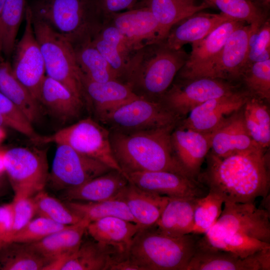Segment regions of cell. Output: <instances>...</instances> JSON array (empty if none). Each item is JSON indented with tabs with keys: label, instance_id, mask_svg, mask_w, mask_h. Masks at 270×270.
I'll use <instances>...</instances> for the list:
<instances>
[{
	"label": "cell",
	"instance_id": "obj_44",
	"mask_svg": "<svg viewBox=\"0 0 270 270\" xmlns=\"http://www.w3.org/2000/svg\"><path fill=\"white\" fill-rule=\"evenodd\" d=\"M0 114L7 126L28 137L34 144H39L40 135L34 130L32 124L24 114L7 97L0 92Z\"/></svg>",
	"mask_w": 270,
	"mask_h": 270
},
{
	"label": "cell",
	"instance_id": "obj_52",
	"mask_svg": "<svg viewBox=\"0 0 270 270\" xmlns=\"http://www.w3.org/2000/svg\"><path fill=\"white\" fill-rule=\"evenodd\" d=\"M5 132L2 128H0V142L4 138Z\"/></svg>",
	"mask_w": 270,
	"mask_h": 270
},
{
	"label": "cell",
	"instance_id": "obj_18",
	"mask_svg": "<svg viewBox=\"0 0 270 270\" xmlns=\"http://www.w3.org/2000/svg\"><path fill=\"white\" fill-rule=\"evenodd\" d=\"M108 18L132 52L145 46L164 41L159 24L147 6L114 13Z\"/></svg>",
	"mask_w": 270,
	"mask_h": 270
},
{
	"label": "cell",
	"instance_id": "obj_24",
	"mask_svg": "<svg viewBox=\"0 0 270 270\" xmlns=\"http://www.w3.org/2000/svg\"><path fill=\"white\" fill-rule=\"evenodd\" d=\"M82 82L86 104L92 106L99 120L117 107L140 96L128 86L116 80L100 82L82 75Z\"/></svg>",
	"mask_w": 270,
	"mask_h": 270
},
{
	"label": "cell",
	"instance_id": "obj_27",
	"mask_svg": "<svg viewBox=\"0 0 270 270\" xmlns=\"http://www.w3.org/2000/svg\"><path fill=\"white\" fill-rule=\"evenodd\" d=\"M89 223L82 219L76 224L56 231L40 241L29 244L49 262L50 266L66 258L78 249Z\"/></svg>",
	"mask_w": 270,
	"mask_h": 270
},
{
	"label": "cell",
	"instance_id": "obj_13",
	"mask_svg": "<svg viewBox=\"0 0 270 270\" xmlns=\"http://www.w3.org/2000/svg\"><path fill=\"white\" fill-rule=\"evenodd\" d=\"M224 204L221 214L212 228L270 244L269 211L257 208L254 202H225Z\"/></svg>",
	"mask_w": 270,
	"mask_h": 270
},
{
	"label": "cell",
	"instance_id": "obj_53",
	"mask_svg": "<svg viewBox=\"0 0 270 270\" xmlns=\"http://www.w3.org/2000/svg\"><path fill=\"white\" fill-rule=\"evenodd\" d=\"M6 0H0V15Z\"/></svg>",
	"mask_w": 270,
	"mask_h": 270
},
{
	"label": "cell",
	"instance_id": "obj_38",
	"mask_svg": "<svg viewBox=\"0 0 270 270\" xmlns=\"http://www.w3.org/2000/svg\"><path fill=\"white\" fill-rule=\"evenodd\" d=\"M64 203L81 219L90 222L112 216L136 223L126 204L116 198L96 202L66 200Z\"/></svg>",
	"mask_w": 270,
	"mask_h": 270
},
{
	"label": "cell",
	"instance_id": "obj_42",
	"mask_svg": "<svg viewBox=\"0 0 270 270\" xmlns=\"http://www.w3.org/2000/svg\"><path fill=\"white\" fill-rule=\"evenodd\" d=\"M224 202L222 196L210 191L198 198L194 210L192 234H205L218 220Z\"/></svg>",
	"mask_w": 270,
	"mask_h": 270
},
{
	"label": "cell",
	"instance_id": "obj_19",
	"mask_svg": "<svg viewBox=\"0 0 270 270\" xmlns=\"http://www.w3.org/2000/svg\"><path fill=\"white\" fill-rule=\"evenodd\" d=\"M270 248L246 258L224 250L198 247L186 270H270Z\"/></svg>",
	"mask_w": 270,
	"mask_h": 270
},
{
	"label": "cell",
	"instance_id": "obj_45",
	"mask_svg": "<svg viewBox=\"0 0 270 270\" xmlns=\"http://www.w3.org/2000/svg\"><path fill=\"white\" fill-rule=\"evenodd\" d=\"M68 226L56 222L46 218L38 216L32 219L14 234L10 242L25 244L35 242Z\"/></svg>",
	"mask_w": 270,
	"mask_h": 270
},
{
	"label": "cell",
	"instance_id": "obj_7",
	"mask_svg": "<svg viewBox=\"0 0 270 270\" xmlns=\"http://www.w3.org/2000/svg\"><path fill=\"white\" fill-rule=\"evenodd\" d=\"M50 142L67 144L124 174L112 150L110 132L90 118L81 120L52 135L42 136L39 144Z\"/></svg>",
	"mask_w": 270,
	"mask_h": 270
},
{
	"label": "cell",
	"instance_id": "obj_17",
	"mask_svg": "<svg viewBox=\"0 0 270 270\" xmlns=\"http://www.w3.org/2000/svg\"><path fill=\"white\" fill-rule=\"evenodd\" d=\"M260 26L244 24L235 29L226 40L206 77L240 84L246 64L250 38Z\"/></svg>",
	"mask_w": 270,
	"mask_h": 270
},
{
	"label": "cell",
	"instance_id": "obj_2",
	"mask_svg": "<svg viewBox=\"0 0 270 270\" xmlns=\"http://www.w3.org/2000/svg\"><path fill=\"white\" fill-rule=\"evenodd\" d=\"M175 127L176 126H170L135 131L114 130L110 133L114 158L124 174L134 172L167 171L190 178L179 162L173 149L171 134Z\"/></svg>",
	"mask_w": 270,
	"mask_h": 270
},
{
	"label": "cell",
	"instance_id": "obj_47",
	"mask_svg": "<svg viewBox=\"0 0 270 270\" xmlns=\"http://www.w3.org/2000/svg\"><path fill=\"white\" fill-rule=\"evenodd\" d=\"M12 202L14 216L12 236L32 219L36 211L32 196H14Z\"/></svg>",
	"mask_w": 270,
	"mask_h": 270
},
{
	"label": "cell",
	"instance_id": "obj_37",
	"mask_svg": "<svg viewBox=\"0 0 270 270\" xmlns=\"http://www.w3.org/2000/svg\"><path fill=\"white\" fill-rule=\"evenodd\" d=\"M27 5L26 0H6L0 15V56H12Z\"/></svg>",
	"mask_w": 270,
	"mask_h": 270
},
{
	"label": "cell",
	"instance_id": "obj_9",
	"mask_svg": "<svg viewBox=\"0 0 270 270\" xmlns=\"http://www.w3.org/2000/svg\"><path fill=\"white\" fill-rule=\"evenodd\" d=\"M240 86L239 84L210 77L178 78L159 102L181 119L207 100L232 93Z\"/></svg>",
	"mask_w": 270,
	"mask_h": 270
},
{
	"label": "cell",
	"instance_id": "obj_31",
	"mask_svg": "<svg viewBox=\"0 0 270 270\" xmlns=\"http://www.w3.org/2000/svg\"><path fill=\"white\" fill-rule=\"evenodd\" d=\"M198 198H169L154 226L160 232L174 236L192 234L194 214Z\"/></svg>",
	"mask_w": 270,
	"mask_h": 270
},
{
	"label": "cell",
	"instance_id": "obj_36",
	"mask_svg": "<svg viewBox=\"0 0 270 270\" xmlns=\"http://www.w3.org/2000/svg\"><path fill=\"white\" fill-rule=\"evenodd\" d=\"M72 46L78 64L84 76L100 82L117 80L110 64L93 44L92 39Z\"/></svg>",
	"mask_w": 270,
	"mask_h": 270
},
{
	"label": "cell",
	"instance_id": "obj_29",
	"mask_svg": "<svg viewBox=\"0 0 270 270\" xmlns=\"http://www.w3.org/2000/svg\"><path fill=\"white\" fill-rule=\"evenodd\" d=\"M128 183L124 174L112 170L80 185L64 190L66 201L100 202L115 198Z\"/></svg>",
	"mask_w": 270,
	"mask_h": 270
},
{
	"label": "cell",
	"instance_id": "obj_10",
	"mask_svg": "<svg viewBox=\"0 0 270 270\" xmlns=\"http://www.w3.org/2000/svg\"><path fill=\"white\" fill-rule=\"evenodd\" d=\"M99 120L114 130L135 131L176 126L180 119L161 102L138 96L104 114Z\"/></svg>",
	"mask_w": 270,
	"mask_h": 270
},
{
	"label": "cell",
	"instance_id": "obj_11",
	"mask_svg": "<svg viewBox=\"0 0 270 270\" xmlns=\"http://www.w3.org/2000/svg\"><path fill=\"white\" fill-rule=\"evenodd\" d=\"M112 170L67 144H57L47 184L54 190H64L80 185Z\"/></svg>",
	"mask_w": 270,
	"mask_h": 270
},
{
	"label": "cell",
	"instance_id": "obj_25",
	"mask_svg": "<svg viewBox=\"0 0 270 270\" xmlns=\"http://www.w3.org/2000/svg\"><path fill=\"white\" fill-rule=\"evenodd\" d=\"M243 108L210 133V152L214 155L225 157L258 145L246 128Z\"/></svg>",
	"mask_w": 270,
	"mask_h": 270
},
{
	"label": "cell",
	"instance_id": "obj_16",
	"mask_svg": "<svg viewBox=\"0 0 270 270\" xmlns=\"http://www.w3.org/2000/svg\"><path fill=\"white\" fill-rule=\"evenodd\" d=\"M128 182L150 192L169 198H200L208 189L196 180L167 171L125 173Z\"/></svg>",
	"mask_w": 270,
	"mask_h": 270
},
{
	"label": "cell",
	"instance_id": "obj_28",
	"mask_svg": "<svg viewBox=\"0 0 270 270\" xmlns=\"http://www.w3.org/2000/svg\"><path fill=\"white\" fill-rule=\"evenodd\" d=\"M92 42L121 82L128 62L134 52L128 48L124 38L108 18L93 36Z\"/></svg>",
	"mask_w": 270,
	"mask_h": 270
},
{
	"label": "cell",
	"instance_id": "obj_12",
	"mask_svg": "<svg viewBox=\"0 0 270 270\" xmlns=\"http://www.w3.org/2000/svg\"><path fill=\"white\" fill-rule=\"evenodd\" d=\"M23 34L16 42L12 68L17 79L38 102L41 84L46 75L44 58L36 37L32 12L28 4Z\"/></svg>",
	"mask_w": 270,
	"mask_h": 270
},
{
	"label": "cell",
	"instance_id": "obj_35",
	"mask_svg": "<svg viewBox=\"0 0 270 270\" xmlns=\"http://www.w3.org/2000/svg\"><path fill=\"white\" fill-rule=\"evenodd\" d=\"M49 264L29 244L10 242L0 246V270H44Z\"/></svg>",
	"mask_w": 270,
	"mask_h": 270
},
{
	"label": "cell",
	"instance_id": "obj_1",
	"mask_svg": "<svg viewBox=\"0 0 270 270\" xmlns=\"http://www.w3.org/2000/svg\"><path fill=\"white\" fill-rule=\"evenodd\" d=\"M206 159V167L197 180L224 202H254L258 197L268 196L269 159L265 148L256 145L225 157L210 151Z\"/></svg>",
	"mask_w": 270,
	"mask_h": 270
},
{
	"label": "cell",
	"instance_id": "obj_5",
	"mask_svg": "<svg viewBox=\"0 0 270 270\" xmlns=\"http://www.w3.org/2000/svg\"><path fill=\"white\" fill-rule=\"evenodd\" d=\"M29 6L72 44L92 39L106 20L98 0H34Z\"/></svg>",
	"mask_w": 270,
	"mask_h": 270
},
{
	"label": "cell",
	"instance_id": "obj_8",
	"mask_svg": "<svg viewBox=\"0 0 270 270\" xmlns=\"http://www.w3.org/2000/svg\"><path fill=\"white\" fill-rule=\"evenodd\" d=\"M6 173L14 196H33L47 184L46 150L14 147L4 151Z\"/></svg>",
	"mask_w": 270,
	"mask_h": 270
},
{
	"label": "cell",
	"instance_id": "obj_34",
	"mask_svg": "<svg viewBox=\"0 0 270 270\" xmlns=\"http://www.w3.org/2000/svg\"><path fill=\"white\" fill-rule=\"evenodd\" d=\"M198 246L224 250L244 258L258 251L270 248V244L211 228L204 236L200 238Z\"/></svg>",
	"mask_w": 270,
	"mask_h": 270
},
{
	"label": "cell",
	"instance_id": "obj_15",
	"mask_svg": "<svg viewBox=\"0 0 270 270\" xmlns=\"http://www.w3.org/2000/svg\"><path fill=\"white\" fill-rule=\"evenodd\" d=\"M245 24L236 20L226 21L203 39L192 44V50L178 73L177 78L206 77L228 36L235 29Z\"/></svg>",
	"mask_w": 270,
	"mask_h": 270
},
{
	"label": "cell",
	"instance_id": "obj_21",
	"mask_svg": "<svg viewBox=\"0 0 270 270\" xmlns=\"http://www.w3.org/2000/svg\"><path fill=\"white\" fill-rule=\"evenodd\" d=\"M140 228L136 223L110 216L90 222L86 231L93 240L126 258L133 238Z\"/></svg>",
	"mask_w": 270,
	"mask_h": 270
},
{
	"label": "cell",
	"instance_id": "obj_20",
	"mask_svg": "<svg viewBox=\"0 0 270 270\" xmlns=\"http://www.w3.org/2000/svg\"><path fill=\"white\" fill-rule=\"evenodd\" d=\"M210 133L175 128L171 134L176 156L192 178L197 180L202 166L210 150Z\"/></svg>",
	"mask_w": 270,
	"mask_h": 270
},
{
	"label": "cell",
	"instance_id": "obj_41",
	"mask_svg": "<svg viewBox=\"0 0 270 270\" xmlns=\"http://www.w3.org/2000/svg\"><path fill=\"white\" fill-rule=\"evenodd\" d=\"M216 6L223 14L248 24L260 26L266 20L264 10L250 0H203Z\"/></svg>",
	"mask_w": 270,
	"mask_h": 270
},
{
	"label": "cell",
	"instance_id": "obj_23",
	"mask_svg": "<svg viewBox=\"0 0 270 270\" xmlns=\"http://www.w3.org/2000/svg\"><path fill=\"white\" fill-rule=\"evenodd\" d=\"M230 20L234 19L222 12H199L174 25L163 42L168 47L178 50L186 44L203 39L219 25Z\"/></svg>",
	"mask_w": 270,
	"mask_h": 270
},
{
	"label": "cell",
	"instance_id": "obj_39",
	"mask_svg": "<svg viewBox=\"0 0 270 270\" xmlns=\"http://www.w3.org/2000/svg\"><path fill=\"white\" fill-rule=\"evenodd\" d=\"M246 128L254 142L264 148L270 144V114L264 100L251 96L243 108Z\"/></svg>",
	"mask_w": 270,
	"mask_h": 270
},
{
	"label": "cell",
	"instance_id": "obj_51",
	"mask_svg": "<svg viewBox=\"0 0 270 270\" xmlns=\"http://www.w3.org/2000/svg\"><path fill=\"white\" fill-rule=\"evenodd\" d=\"M4 126H7V125L6 124V122L2 116L0 114V128H3Z\"/></svg>",
	"mask_w": 270,
	"mask_h": 270
},
{
	"label": "cell",
	"instance_id": "obj_33",
	"mask_svg": "<svg viewBox=\"0 0 270 270\" xmlns=\"http://www.w3.org/2000/svg\"><path fill=\"white\" fill-rule=\"evenodd\" d=\"M156 20L164 40L171 28L182 20L212 6L196 0H148L146 4Z\"/></svg>",
	"mask_w": 270,
	"mask_h": 270
},
{
	"label": "cell",
	"instance_id": "obj_48",
	"mask_svg": "<svg viewBox=\"0 0 270 270\" xmlns=\"http://www.w3.org/2000/svg\"><path fill=\"white\" fill-rule=\"evenodd\" d=\"M14 216L12 202L0 205V246L10 242Z\"/></svg>",
	"mask_w": 270,
	"mask_h": 270
},
{
	"label": "cell",
	"instance_id": "obj_40",
	"mask_svg": "<svg viewBox=\"0 0 270 270\" xmlns=\"http://www.w3.org/2000/svg\"><path fill=\"white\" fill-rule=\"evenodd\" d=\"M239 83L252 96L264 101L270 100V59L246 66Z\"/></svg>",
	"mask_w": 270,
	"mask_h": 270
},
{
	"label": "cell",
	"instance_id": "obj_6",
	"mask_svg": "<svg viewBox=\"0 0 270 270\" xmlns=\"http://www.w3.org/2000/svg\"><path fill=\"white\" fill-rule=\"evenodd\" d=\"M34 34L44 58L46 75L66 88L86 104L82 74L72 44L43 20L32 15Z\"/></svg>",
	"mask_w": 270,
	"mask_h": 270
},
{
	"label": "cell",
	"instance_id": "obj_50",
	"mask_svg": "<svg viewBox=\"0 0 270 270\" xmlns=\"http://www.w3.org/2000/svg\"><path fill=\"white\" fill-rule=\"evenodd\" d=\"M10 186L6 172H0V198L6 195Z\"/></svg>",
	"mask_w": 270,
	"mask_h": 270
},
{
	"label": "cell",
	"instance_id": "obj_26",
	"mask_svg": "<svg viewBox=\"0 0 270 270\" xmlns=\"http://www.w3.org/2000/svg\"><path fill=\"white\" fill-rule=\"evenodd\" d=\"M115 198L126 204L141 228L156 225L169 199L166 196L142 190L130 182Z\"/></svg>",
	"mask_w": 270,
	"mask_h": 270
},
{
	"label": "cell",
	"instance_id": "obj_14",
	"mask_svg": "<svg viewBox=\"0 0 270 270\" xmlns=\"http://www.w3.org/2000/svg\"><path fill=\"white\" fill-rule=\"evenodd\" d=\"M250 94L240 89L228 94L210 99L193 109L180 127L204 133H211L228 118L241 110Z\"/></svg>",
	"mask_w": 270,
	"mask_h": 270
},
{
	"label": "cell",
	"instance_id": "obj_4",
	"mask_svg": "<svg viewBox=\"0 0 270 270\" xmlns=\"http://www.w3.org/2000/svg\"><path fill=\"white\" fill-rule=\"evenodd\" d=\"M198 236H174L155 226L142 228L133 238L128 258L140 270H186L197 249Z\"/></svg>",
	"mask_w": 270,
	"mask_h": 270
},
{
	"label": "cell",
	"instance_id": "obj_43",
	"mask_svg": "<svg viewBox=\"0 0 270 270\" xmlns=\"http://www.w3.org/2000/svg\"><path fill=\"white\" fill-rule=\"evenodd\" d=\"M32 197L36 206V214L39 216L66 226L74 224L82 220L65 203L50 196L44 190Z\"/></svg>",
	"mask_w": 270,
	"mask_h": 270
},
{
	"label": "cell",
	"instance_id": "obj_49",
	"mask_svg": "<svg viewBox=\"0 0 270 270\" xmlns=\"http://www.w3.org/2000/svg\"><path fill=\"white\" fill-rule=\"evenodd\" d=\"M137 0H98L100 11L106 18L124 10L133 8Z\"/></svg>",
	"mask_w": 270,
	"mask_h": 270
},
{
	"label": "cell",
	"instance_id": "obj_22",
	"mask_svg": "<svg viewBox=\"0 0 270 270\" xmlns=\"http://www.w3.org/2000/svg\"><path fill=\"white\" fill-rule=\"evenodd\" d=\"M123 258L113 249L94 240L82 242L78 249L66 258L48 266L46 270H110Z\"/></svg>",
	"mask_w": 270,
	"mask_h": 270
},
{
	"label": "cell",
	"instance_id": "obj_30",
	"mask_svg": "<svg viewBox=\"0 0 270 270\" xmlns=\"http://www.w3.org/2000/svg\"><path fill=\"white\" fill-rule=\"evenodd\" d=\"M38 102L62 122L78 118L84 104L64 85L46 75L40 86Z\"/></svg>",
	"mask_w": 270,
	"mask_h": 270
},
{
	"label": "cell",
	"instance_id": "obj_32",
	"mask_svg": "<svg viewBox=\"0 0 270 270\" xmlns=\"http://www.w3.org/2000/svg\"><path fill=\"white\" fill-rule=\"evenodd\" d=\"M0 92L10 100L32 124L40 120L41 105L15 76L11 64L3 56H0Z\"/></svg>",
	"mask_w": 270,
	"mask_h": 270
},
{
	"label": "cell",
	"instance_id": "obj_46",
	"mask_svg": "<svg viewBox=\"0 0 270 270\" xmlns=\"http://www.w3.org/2000/svg\"><path fill=\"white\" fill-rule=\"evenodd\" d=\"M268 59H270V22L266 20L250 38L246 66Z\"/></svg>",
	"mask_w": 270,
	"mask_h": 270
},
{
	"label": "cell",
	"instance_id": "obj_3",
	"mask_svg": "<svg viewBox=\"0 0 270 270\" xmlns=\"http://www.w3.org/2000/svg\"><path fill=\"white\" fill-rule=\"evenodd\" d=\"M188 54L174 50L164 42L145 46L134 52L122 82L138 96L159 101L185 64Z\"/></svg>",
	"mask_w": 270,
	"mask_h": 270
},
{
	"label": "cell",
	"instance_id": "obj_54",
	"mask_svg": "<svg viewBox=\"0 0 270 270\" xmlns=\"http://www.w3.org/2000/svg\"><path fill=\"white\" fill-rule=\"evenodd\" d=\"M250 0V1H252V0Z\"/></svg>",
	"mask_w": 270,
	"mask_h": 270
}]
</instances>
